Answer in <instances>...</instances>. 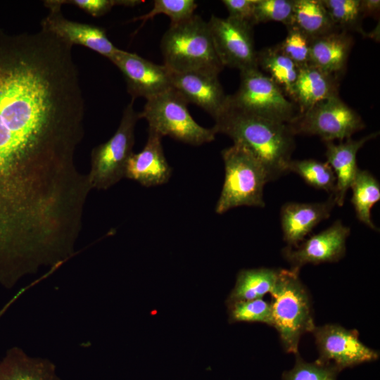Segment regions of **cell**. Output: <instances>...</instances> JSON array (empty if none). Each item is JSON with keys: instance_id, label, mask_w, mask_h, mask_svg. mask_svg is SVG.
<instances>
[{"instance_id": "1", "label": "cell", "mask_w": 380, "mask_h": 380, "mask_svg": "<svg viewBox=\"0 0 380 380\" xmlns=\"http://www.w3.org/2000/svg\"><path fill=\"white\" fill-rule=\"evenodd\" d=\"M71 46L43 30L0 35V206H46L82 184L84 100Z\"/></svg>"}, {"instance_id": "2", "label": "cell", "mask_w": 380, "mask_h": 380, "mask_svg": "<svg viewBox=\"0 0 380 380\" xmlns=\"http://www.w3.org/2000/svg\"><path fill=\"white\" fill-rule=\"evenodd\" d=\"M250 151L265 167L270 181L288 173L295 148L287 124L262 118L228 105L213 127Z\"/></svg>"}, {"instance_id": "3", "label": "cell", "mask_w": 380, "mask_h": 380, "mask_svg": "<svg viewBox=\"0 0 380 380\" xmlns=\"http://www.w3.org/2000/svg\"><path fill=\"white\" fill-rule=\"evenodd\" d=\"M164 65L172 72L223 69L215 52L208 22L195 13L170 24L160 43Z\"/></svg>"}, {"instance_id": "4", "label": "cell", "mask_w": 380, "mask_h": 380, "mask_svg": "<svg viewBox=\"0 0 380 380\" xmlns=\"http://www.w3.org/2000/svg\"><path fill=\"white\" fill-rule=\"evenodd\" d=\"M298 270H279L278 280L270 294L273 327L283 348L298 353L301 336L316 327L310 293L300 281Z\"/></svg>"}, {"instance_id": "5", "label": "cell", "mask_w": 380, "mask_h": 380, "mask_svg": "<svg viewBox=\"0 0 380 380\" xmlns=\"http://www.w3.org/2000/svg\"><path fill=\"white\" fill-rule=\"evenodd\" d=\"M222 157L224 179L215 213L223 214L239 206L265 207L264 187L270 179L262 164L235 143L222 150Z\"/></svg>"}, {"instance_id": "6", "label": "cell", "mask_w": 380, "mask_h": 380, "mask_svg": "<svg viewBox=\"0 0 380 380\" xmlns=\"http://www.w3.org/2000/svg\"><path fill=\"white\" fill-rule=\"evenodd\" d=\"M188 103L173 88L146 100L139 118L145 119L148 129L162 137L200 146L215 139L214 129L198 125L187 108Z\"/></svg>"}, {"instance_id": "7", "label": "cell", "mask_w": 380, "mask_h": 380, "mask_svg": "<svg viewBox=\"0 0 380 380\" xmlns=\"http://www.w3.org/2000/svg\"><path fill=\"white\" fill-rule=\"evenodd\" d=\"M139 119L132 99L124 109L114 134L92 149L91 168L87 174L91 189L106 190L125 177L126 165L133 153L134 129Z\"/></svg>"}, {"instance_id": "8", "label": "cell", "mask_w": 380, "mask_h": 380, "mask_svg": "<svg viewBox=\"0 0 380 380\" xmlns=\"http://www.w3.org/2000/svg\"><path fill=\"white\" fill-rule=\"evenodd\" d=\"M229 102L245 112L285 124L299 114L296 104L258 68L240 72L239 89L229 95Z\"/></svg>"}, {"instance_id": "9", "label": "cell", "mask_w": 380, "mask_h": 380, "mask_svg": "<svg viewBox=\"0 0 380 380\" xmlns=\"http://www.w3.org/2000/svg\"><path fill=\"white\" fill-rule=\"evenodd\" d=\"M287 125L294 136H318L325 143L351 138L365 127L360 115L339 96L319 102L299 113Z\"/></svg>"}, {"instance_id": "10", "label": "cell", "mask_w": 380, "mask_h": 380, "mask_svg": "<svg viewBox=\"0 0 380 380\" xmlns=\"http://www.w3.org/2000/svg\"><path fill=\"white\" fill-rule=\"evenodd\" d=\"M208 25L217 56L223 67L240 72L258 68L253 27L227 17L212 15Z\"/></svg>"}, {"instance_id": "11", "label": "cell", "mask_w": 380, "mask_h": 380, "mask_svg": "<svg viewBox=\"0 0 380 380\" xmlns=\"http://www.w3.org/2000/svg\"><path fill=\"white\" fill-rule=\"evenodd\" d=\"M312 333L319 353L317 360L331 365L339 372L379 358V352L365 346L355 329L327 324L315 327Z\"/></svg>"}, {"instance_id": "12", "label": "cell", "mask_w": 380, "mask_h": 380, "mask_svg": "<svg viewBox=\"0 0 380 380\" xmlns=\"http://www.w3.org/2000/svg\"><path fill=\"white\" fill-rule=\"evenodd\" d=\"M110 61L122 73L132 99L144 97L148 100L172 88L171 71L164 64H156L122 49Z\"/></svg>"}, {"instance_id": "13", "label": "cell", "mask_w": 380, "mask_h": 380, "mask_svg": "<svg viewBox=\"0 0 380 380\" xmlns=\"http://www.w3.org/2000/svg\"><path fill=\"white\" fill-rule=\"evenodd\" d=\"M44 4L50 12L42 20V30L71 46L82 45L109 60L119 51L103 28L65 18L61 12V6L53 0L45 1Z\"/></svg>"}, {"instance_id": "14", "label": "cell", "mask_w": 380, "mask_h": 380, "mask_svg": "<svg viewBox=\"0 0 380 380\" xmlns=\"http://www.w3.org/2000/svg\"><path fill=\"white\" fill-rule=\"evenodd\" d=\"M350 232V227L341 220H336L326 229L303 241L297 246H287L282 250V255L291 265V269L298 271L307 264L337 262L345 255L346 240Z\"/></svg>"}, {"instance_id": "15", "label": "cell", "mask_w": 380, "mask_h": 380, "mask_svg": "<svg viewBox=\"0 0 380 380\" xmlns=\"http://www.w3.org/2000/svg\"><path fill=\"white\" fill-rule=\"evenodd\" d=\"M218 75L208 70L171 71L172 87L188 103L201 107L215 121L226 110L229 99Z\"/></svg>"}, {"instance_id": "16", "label": "cell", "mask_w": 380, "mask_h": 380, "mask_svg": "<svg viewBox=\"0 0 380 380\" xmlns=\"http://www.w3.org/2000/svg\"><path fill=\"white\" fill-rule=\"evenodd\" d=\"M162 137L148 129L146 143L139 153H132L128 159L125 177L150 187L167 183L172 175V168L164 154Z\"/></svg>"}, {"instance_id": "17", "label": "cell", "mask_w": 380, "mask_h": 380, "mask_svg": "<svg viewBox=\"0 0 380 380\" xmlns=\"http://www.w3.org/2000/svg\"><path fill=\"white\" fill-rule=\"evenodd\" d=\"M336 203L332 194L323 202L285 203L281 209V226L288 246L296 247L322 221L329 217Z\"/></svg>"}, {"instance_id": "18", "label": "cell", "mask_w": 380, "mask_h": 380, "mask_svg": "<svg viewBox=\"0 0 380 380\" xmlns=\"http://www.w3.org/2000/svg\"><path fill=\"white\" fill-rule=\"evenodd\" d=\"M379 132H374L357 140L348 138L338 144L334 141L325 143L326 162L336 177V186L332 194L336 205H343L347 191L359 169L357 165L358 151L366 142L376 138Z\"/></svg>"}, {"instance_id": "19", "label": "cell", "mask_w": 380, "mask_h": 380, "mask_svg": "<svg viewBox=\"0 0 380 380\" xmlns=\"http://www.w3.org/2000/svg\"><path fill=\"white\" fill-rule=\"evenodd\" d=\"M339 78L308 64L299 68L292 101L299 113L329 98L338 96Z\"/></svg>"}, {"instance_id": "20", "label": "cell", "mask_w": 380, "mask_h": 380, "mask_svg": "<svg viewBox=\"0 0 380 380\" xmlns=\"http://www.w3.org/2000/svg\"><path fill=\"white\" fill-rule=\"evenodd\" d=\"M353 44V36L341 30L312 39L309 64L340 79L346 71Z\"/></svg>"}, {"instance_id": "21", "label": "cell", "mask_w": 380, "mask_h": 380, "mask_svg": "<svg viewBox=\"0 0 380 380\" xmlns=\"http://www.w3.org/2000/svg\"><path fill=\"white\" fill-rule=\"evenodd\" d=\"M0 380H61L55 364L46 358L29 356L20 348H9L0 360Z\"/></svg>"}, {"instance_id": "22", "label": "cell", "mask_w": 380, "mask_h": 380, "mask_svg": "<svg viewBox=\"0 0 380 380\" xmlns=\"http://www.w3.org/2000/svg\"><path fill=\"white\" fill-rule=\"evenodd\" d=\"M279 274V270L267 267L241 270L225 303L262 298L266 294H271Z\"/></svg>"}, {"instance_id": "23", "label": "cell", "mask_w": 380, "mask_h": 380, "mask_svg": "<svg viewBox=\"0 0 380 380\" xmlns=\"http://www.w3.org/2000/svg\"><path fill=\"white\" fill-rule=\"evenodd\" d=\"M257 65L291 100L299 68L279 49L277 45L257 51Z\"/></svg>"}, {"instance_id": "24", "label": "cell", "mask_w": 380, "mask_h": 380, "mask_svg": "<svg viewBox=\"0 0 380 380\" xmlns=\"http://www.w3.org/2000/svg\"><path fill=\"white\" fill-rule=\"evenodd\" d=\"M290 27L297 28L312 39L338 30L322 0H293Z\"/></svg>"}, {"instance_id": "25", "label": "cell", "mask_w": 380, "mask_h": 380, "mask_svg": "<svg viewBox=\"0 0 380 380\" xmlns=\"http://www.w3.org/2000/svg\"><path fill=\"white\" fill-rule=\"evenodd\" d=\"M352 189L351 203L357 218L373 230H378L374 224L371 210L380 200V184L376 177L365 170L358 169L350 187Z\"/></svg>"}, {"instance_id": "26", "label": "cell", "mask_w": 380, "mask_h": 380, "mask_svg": "<svg viewBox=\"0 0 380 380\" xmlns=\"http://www.w3.org/2000/svg\"><path fill=\"white\" fill-rule=\"evenodd\" d=\"M288 172L299 175L307 184L317 189L333 194L336 186V177L327 162L315 159L292 160Z\"/></svg>"}, {"instance_id": "27", "label": "cell", "mask_w": 380, "mask_h": 380, "mask_svg": "<svg viewBox=\"0 0 380 380\" xmlns=\"http://www.w3.org/2000/svg\"><path fill=\"white\" fill-rule=\"evenodd\" d=\"M333 23L338 30L356 32L367 36L362 27L363 17L360 0H322Z\"/></svg>"}, {"instance_id": "28", "label": "cell", "mask_w": 380, "mask_h": 380, "mask_svg": "<svg viewBox=\"0 0 380 380\" xmlns=\"http://www.w3.org/2000/svg\"><path fill=\"white\" fill-rule=\"evenodd\" d=\"M229 322H259L273 327L271 303L262 298L226 303Z\"/></svg>"}, {"instance_id": "29", "label": "cell", "mask_w": 380, "mask_h": 380, "mask_svg": "<svg viewBox=\"0 0 380 380\" xmlns=\"http://www.w3.org/2000/svg\"><path fill=\"white\" fill-rule=\"evenodd\" d=\"M293 0H256L253 12V25L267 22H278L286 28L292 23Z\"/></svg>"}, {"instance_id": "30", "label": "cell", "mask_w": 380, "mask_h": 380, "mask_svg": "<svg viewBox=\"0 0 380 380\" xmlns=\"http://www.w3.org/2000/svg\"><path fill=\"white\" fill-rule=\"evenodd\" d=\"M339 371L334 366L318 362H308L296 354L293 367L283 373L281 380H336Z\"/></svg>"}, {"instance_id": "31", "label": "cell", "mask_w": 380, "mask_h": 380, "mask_svg": "<svg viewBox=\"0 0 380 380\" xmlns=\"http://www.w3.org/2000/svg\"><path fill=\"white\" fill-rule=\"evenodd\" d=\"M287 30L286 37L277 44L279 49L298 68L308 65L312 39L296 27H289Z\"/></svg>"}, {"instance_id": "32", "label": "cell", "mask_w": 380, "mask_h": 380, "mask_svg": "<svg viewBox=\"0 0 380 380\" xmlns=\"http://www.w3.org/2000/svg\"><path fill=\"white\" fill-rule=\"evenodd\" d=\"M196 8L197 4L194 0H155L152 9L137 20L145 22L164 14L170 18V24H175L192 16Z\"/></svg>"}, {"instance_id": "33", "label": "cell", "mask_w": 380, "mask_h": 380, "mask_svg": "<svg viewBox=\"0 0 380 380\" xmlns=\"http://www.w3.org/2000/svg\"><path fill=\"white\" fill-rule=\"evenodd\" d=\"M61 6L71 4L94 17H100L109 12L113 6H134L144 1L137 0H54Z\"/></svg>"}, {"instance_id": "34", "label": "cell", "mask_w": 380, "mask_h": 380, "mask_svg": "<svg viewBox=\"0 0 380 380\" xmlns=\"http://www.w3.org/2000/svg\"><path fill=\"white\" fill-rule=\"evenodd\" d=\"M228 17L253 25V12L256 0H222Z\"/></svg>"}, {"instance_id": "35", "label": "cell", "mask_w": 380, "mask_h": 380, "mask_svg": "<svg viewBox=\"0 0 380 380\" xmlns=\"http://www.w3.org/2000/svg\"><path fill=\"white\" fill-rule=\"evenodd\" d=\"M360 7L363 18L365 17L379 18L380 11L379 0H360Z\"/></svg>"}, {"instance_id": "36", "label": "cell", "mask_w": 380, "mask_h": 380, "mask_svg": "<svg viewBox=\"0 0 380 380\" xmlns=\"http://www.w3.org/2000/svg\"><path fill=\"white\" fill-rule=\"evenodd\" d=\"M51 274V272H47L45 274L42 275L39 279L34 280L33 282L29 285L20 289L17 293L7 302L6 304L0 309V318L6 312V311L10 308V307L14 304V303L22 296L32 286H34L35 284H38L47 277Z\"/></svg>"}]
</instances>
